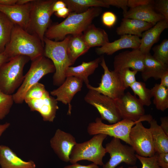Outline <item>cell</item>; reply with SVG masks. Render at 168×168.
<instances>
[{
	"label": "cell",
	"instance_id": "30",
	"mask_svg": "<svg viewBox=\"0 0 168 168\" xmlns=\"http://www.w3.org/2000/svg\"><path fill=\"white\" fill-rule=\"evenodd\" d=\"M14 24L0 12V53L3 52L9 42Z\"/></svg>",
	"mask_w": 168,
	"mask_h": 168
},
{
	"label": "cell",
	"instance_id": "26",
	"mask_svg": "<svg viewBox=\"0 0 168 168\" xmlns=\"http://www.w3.org/2000/svg\"><path fill=\"white\" fill-rule=\"evenodd\" d=\"M90 49L84 39L83 33L70 35L67 49L72 65L79 57L86 53Z\"/></svg>",
	"mask_w": 168,
	"mask_h": 168
},
{
	"label": "cell",
	"instance_id": "15",
	"mask_svg": "<svg viewBox=\"0 0 168 168\" xmlns=\"http://www.w3.org/2000/svg\"><path fill=\"white\" fill-rule=\"evenodd\" d=\"M144 57L145 54L139 49L122 52L114 57V71L118 72L123 69L131 68L141 72L144 68Z\"/></svg>",
	"mask_w": 168,
	"mask_h": 168
},
{
	"label": "cell",
	"instance_id": "46",
	"mask_svg": "<svg viewBox=\"0 0 168 168\" xmlns=\"http://www.w3.org/2000/svg\"><path fill=\"white\" fill-rule=\"evenodd\" d=\"M161 122V125H160L161 128L166 133L168 136V117L165 116L161 117L160 118Z\"/></svg>",
	"mask_w": 168,
	"mask_h": 168
},
{
	"label": "cell",
	"instance_id": "22",
	"mask_svg": "<svg viewBox=\"0 0 168 168\" xmlns=\"http://www.w3.org/2000/svg\"><path fill=\"white\" fill-rule=\"evenodd\" d=\"M124 18L135 19L151 23L154 25L164 19V16L155 10L153 5L143 6L130 8L123 15Z\"/></svg>",
	"mask_w": 168,
	"mask_h": 168
},
{
	"label": "cell",
	"instance_id": "10",
	"mask_svg": "<svg viewBox=\"0 0 168 168\" xmlns=\"http://www.w3.org/2000/svg\"><path fill=\"white\" fill-rule=\"evenodd\" d=\"M114 100L122 119L146 121L149 123L153 119L151 115L145 114L144 106L138 98L129 92Z\"/></svg>",
	"mask_w": 168,
	"mask_h": 168
},
{
	"label": "cell",
	"instance_id": "5",
	"mask_svg": "<svg viewBox=\"0 0 168 168\" xmlns=\"http://www.w3.org/2000/svg\"><path fill=\"white\" fill-rule=\"evenodd\" d=\"M107 136L106 134H99L88 141L77 143L70 153L69 162L72 164L86 160L102 166L104 164L103 159L107 153L102 144Z\"/></svg>",
	"mask_w": 168,
	"mask_h": 168
},
{
	"label": "cell",
	"instance_id": "14",
	"mask_svg": "<svg viewBox=\"0 0 168 168\" xmlns=\"http://www.w3.org/2000/svg\"><path fill=\"white\" fill-rule=\"evenodd\" d=\"M83 81L73 76L68 77L57 89L50 92V94L56 97V99L65 105H68L67 114L70 115L72 106L71 102L73 97L82 89Z\"/></svg>",
	"mask_w": 168,
	"mask_h": 168
},
{
	"label": "cell",
	"instance_id": "48",
	"mask_svg": "<svg viewBox=\"0 0 168 168\" xmlns=\"http://www.w3.org/2000/svg\"><path fill=\"white\" fill-rule=\"evenodd\" d=\"M17 0H0V5L9 6L16 4Z\"/></svg>",
	"mask_w": 168,
	"mask_h": 168
},
{
	"label": "cell",
	"instance_id": "39",
	"mask_svg": "<svg viewBox=\"0 0 168 168\" xmlns=\"http://www.w3.org/2000/svg\"><path fill=\"white\" fill-rule=\"evenodd\" d=\"M117 20V17L115 14L110 11L105 12L101 17L103 24L109 28L113 27L115 25Z\"/></svg>",
	"mask_w": 168,
	"mask_h": 168
},
{
	"label": "cell",
	"instance_id": "43",
	"mask_svg": "<svg viewBox=\"0 0 168 168\" xmlns=\"http://www.w3.org/2000/svg\"><path fill=\"white\" fill-rule=\"evenodd\" d=\"M64 168H99L98 165L92 163L87 165H82L77 163L68 165Z\"/></svg>",
	"mask_w": 168,
	"mask_h": 168
},
{
	"label": "cell",
	"instance_id": "33",
	"mask_svg": "<svg viewBox=\"0 0 168 168\" xmlns=\"http://www.w3.org/2000/svg\"><path fill=\"white\" fill-rule=\"evenodd\" d=\"M152 56L162 63L168 65V40L165 39L152 48Z\"/></svg>",
	"mask_w": 168,
	"mask_h": 168
},
{
	"label": "cell",
	"instance_id": "49",
	"mask_svg": "<svg viewBox=\"0 0 168 168\" xmlns=\"http://www.w3.org/2000/svg\"><path fill=\"white\" fill-rule=\"evenodd\" d=\"M10 123L6 122L3 124H0V138L3 133L9 127Z\"/></svg>",
	"mask_w": 168,
	"mask_h": 168
},
{
	"label": "cell",
	"instance_id": "36",
	"mask_svg": "<svg viewBox=\"0 0 168 168\" xmlns=\"http://www.w3.org/2000/svg\"><path fill=\"white\" fill-rule=\"evenodd\" d=\"M138 72L135 70H131L129 68H126L118 72L126 89L136 81L135 76Z\"/></svg>",
	"mask_w": 168,
	"mask_h": 168
},
{
	"label": "cell",
	"instance_id": "35",
	"mask_svg": "<svg viewBox=\"0 0 168 168\" xmlns=\"http://www.w3.org/2000/svg\"><path fill=\"white\" fill-rule=\"evenodd\" d=\"M14 102L12 95L5 94L0 91V120L8 114Z\"/></svg>",
	"mask_w": 168,
	"mask_h": 168
},
{
	"label": "cell",
	"instance_id": "47",
	"mask_svg": "<svg viewBox=\"0 0 168 168\" xmlns=\"http://www.w3.org/2000/svg\"><path fill=\"white\" fill-rule=\"evenodd\" d=\"M160 84L168 88V71L164 73L160 77Z\"/></svg>",
	"mask_w": 168,
	"mask_h": 168
},
{
	"label": "cell",
	"instance_id": "17",
	"mask_svg": "<svg viewBox=\"0 0 168 168\" xmlns=\"http://www.w3.org/2000/svg\"><path fill=\"white\" fill-rule=\"evenodd\" d=\"M25 101L31 111L39 113L44 121H54L59 107L56 98L50 96L49 92L39 99L31 100Z\"/></svg>",
	"mask_w": 168,
	"mask_h": 168
},
{
	"label": "cell",
	"instance_id": "21",
	"mask_svg": "<svg viewBox=\"0 0 168 168\" xmlns=\"http://www.w3.org/2000/svg\"><path fill=\"white\" fill-rule=\"evenodd\" d=\"M168 27V21L161 20L142 34L139 48L144 54L150 53L153 46L159 40L162 32Z\"/></svg>",
	"mask_w": 168,
	"mask_h": 168
},
{
	"label": "cell",
	"instance_id": "13",
	"mask_svg": "<svg viewBox=\"0 0 168 168\" xmlns=\"http://www.w3.org/2000/svg\"><path fill=\"white\" fill-rule=\"evenodd\" d=\"M130 145L137 155L142 157L154 156L155 151L151 130L142 122L136 123L131 128L129 135Z\"/></svg>",
	"mask_w": 168,
	"mask_h": 168
},
{
	"label": "cell",
	"instance_id": "40",
	"mask_svg": "<svg viewBox=\"0 0 168 168\" xmlns=\"http://www.w3.org/2000/svg\"><path fill=\"white\" fill-rule=\"evenodd\" d=\"M105 3L110 7L112 6L122 9L123 15L128 11V0H103Z\"/></svg>",
	"mask_w": 168,
	"mask_h": 168
},
{
	"label": "cell",
	"instance_id": "31",
	"mask_svg": "<svg viewBox=\"0 0 168 168\" xmlns=\"http://www.w3.org/2000/svg\"><path fill=\"white\" fill-rule=\"evenodd\" d=\"M153 103L158 110L164 111L168 108V88L156 84L151 89Z\"/></svg>",
	"mask_w": 168,
	"mask_h": 168
},
{
	"label": "cell",
	"instance_id": "2",
	"mask_svg": "<svg viewBox=\"0 0 168 168\" xmlns=\"http://www.w3.org/2000/svg\"><path fill=\"white\" fill-rule=\"evenodd\" d=\"M44 44L35 35L14 25L4 54L9 60L18 55L28 57L31 61L44 55Z\"/></svg>",
	"mask_w": 168,
	"mask_h": 168
},
{
	"label": "cell",
	"instance_id": "37",
	"mask_svg": "<svg viewBox=\"0 0 168 168\" xmlns=\"http://www.w3.org/2000/svg\"><path fill=\"white\" fill-rule=\"evenodd\" d=\"M136 156L142 164L141 168H161L157 163L155 155L151 157H142L136 154ZM128 168H137V167L133 166Z\"/></svg>",
	"mask_w": 168,
	"mask_h": 168
},
{
	"label": "cell",
	"instance_id": "34",
	"mask_svg": "<svg viewBox=\"0 0 168 168\" xmlns=\"http://www.w3.org/2000/svg\"><path fill=\"white\" fill-rule=\"evenodd\" d=\"M48 92L44 85L39 82L27 91L25 96L24 101L39 99L44 96Z\"/></svg>",
	"mask_w": 168,
	"mask_h": 168
},
{
	"label": "cell",
	"instance_id": "27",
	"mask_svg": "<svg viewBox=\"0 0 168 168\" xmlns=\"http://www.w3.org/2000/svg\"><path fill=\"white\" fill-rule=\"evenodd\" d=\"M84 39L88 47L102 46L109 42L108 34L105 31L91 24L83 32Z\"/></svg>",
	"mask_w": 168,
	"mask_h": 168
},
{
	"label": "cell",
	"instance_id": "3",
	"mask_svg": "<svg viewBox=\"0 0 168 168\" xmlns=\"http://www.w3.org/2000/svg\"><path fill=\"white\" fill-rule=\"evenodd\" d=\"M70 35L63 40L55 41L44 37V55L50 59L55 68L53 76L54 85L60 86L66 77L65 73L68 67L72 65L68 54L67 45Z\"/></svg>",
	"mask_w": 168,
	"mask_h": 168
},
{
	"label": "cell",
	"instance_id": "4",
	"mask_svg": "<svg viewBox=\"0 0 168 168\" xmlns=\"http://www.w3.org/2000/svg\"><path fill=\"white\" fill-rule=\"evenodd\" d=\"M30 60L28 57L18 55L10 58L0 67V91L12 95L24 80V68Z\"/></svg>",
	"mask_w": 168,
	"mask_h": 168
},
{
	"label": "cell",
	"instance_id": "11",
	"mask_svg": "<svg viewBox=\"0 0 168 168\" xmlns=\"http://www.w3.org/2000/svg\"><path fill=\"white\" fill-rule=\"evenodd\" d=\"M84 99L96 108L102 120H106L112 124L121 120L114 100L111 98L89 89Z\"/></svg>",
	"mask_w": 168,
	"mask_h": 168
},
{
	"label": "cell",
	"instance_id": "6",
	"mask_svg": "<svg viewBox=\"0 0 168 168\" xmlns=\"http://www.w3.org/2000/svg\"><path fill=\"white\" fill-rule=\"evenodd\" d=\"M31 61L30 69L24 75L22 84L16 92L12 95L14 102L16 104L22 103L25 94L30 88L39 82L45 75L55 71L52 61L44 55Z\"/></svg>",
	"mask_w": 168,
	"mask_h": 168
},
{
	"label": "cell",
	"instance_id": "28",
	"mask_svg": "<svg viewBox=\"0 0 168 168\" xmlns=\"http://www.w3.org/2000/svg\"><path fill=\"white\" fill-rule=\"evenodd\" d=\"M149 123L156 152H168V136L155 119H153Z\"/></svg>",
	"mask_w": 168,
	"mask_h": 168
},
{
	"label": "cell",
	"instance_id": "23",
	"mask_svg": "<svg viewBox=\"0 0 168 168\" xmlns=\"http://www.w3.org/2000/svg\"><path fill=\"white\" fill-rule=\"evenodd\" d=\"M168 71V65L164 64L156 59L150 53L145 54L144 68L141 72L142 77L146 82L152 77L160 79L161 76Z\"/></svg>",
	"mask_w": 168,
	"mask_h": 168
},
{
	"label": "cell",
	"instance_id": "9",
	"mask_svg": "<svg viewBox=\"0 0 168 168\" xmlns=\"http://www.w3.org/2000/svg\"><path fill=\"white\" fill-rule=\"evenodd\" d=\"M100 64L104 70L100 83L96 87L90 84L86 86V87L114 100L120 97L124 94L126 89L119 73L109 70L103 57H102Z\"/></svg>",
	"mask_w": 168,
	"mask_h": 168
},
{
	"label": "cell",
	"instance_id": "29",
	"mask_svg": "<svg viewBox=\"0 0 168 168\" xmlns=\"http://www.w3.org/2000/svg\"><path fill=\"white\" fill-rule=\"evenodd\" d=\"M70 13L84 12L92 7L109 8L103 0H63Z\"/></svg>",
	"mask_w": 168,
	"mask_h": 168
},
{
	"label": "cell",
	"instance_id": "20",
	"mask_svg": "<svg viewBox=\"0 0 168 168\" xmlns=\"http://www.w3.org/2000/svg\"><path fill=\"white\" fill-rule=\"evenodd\" d=\"M1 168H36L32 160L26 161L18 156L9 147L0 145Z\"/></svg>",
	"mask_w": 168,
	"mask_h": 168
},
{
	"label": "cell",
	"instance_id": "32",
	"mask_svg": "<svg viewBox=\"0 0 168 168\" xmlns=\"http://www.w3.org/2000/svg\"><path fill=\"white\" fill-rule=\"evenodd\" d=\"M129 87L134 94L138 96V99L143 106H148L151 105L152 97L151 90L146 87L145 83L136 81Z\"/></svg>",
	"mask_w": 168,
	"mask_h": 168
},
{
	"label": "cell",
	"instance_id": "19",
	"mask_svg": "<svg viewBox=\"0 0 168 168\" xmlns=\"http://www.w3.org/2000/svg\"><path fill=\"white\" fill-rule=\"evenodd\" d=\"M140 42L141 39L138 36L124 35H121L120 38L113 42H108L103 46L97 48L96 52L99 55L106 54L111 55L122 49H139Z\"/></svg>",
	"mask_w": 168,
	"mask_h": 168
},
{
	"label": "cell",
	"instance_id": "50",
	"mask_svg": "<svg viewBox=\"0 0 168 168\" xmlns=\"http://www.w3.org/2000/svg\"><path fill=\"white\" fill-rule=\"evenodd\" d=\"M9 60V58L4 52L0 53V67L3 63Z\"/></svg>",
	"mask_w": 168,
	"mask_h": 168
},
{
	"label": "cell",
	"instance_id": "52",
	"mask_svg": "<svg viewBox=\"0 0 168 168\" xmlns=\"http://www.w3.org/2000/svg\"><path fill=\"white\" fill-rule=\"evenodd\" d=\"M117 168H124L123 166H120V167H118Z\"/></svg>",
	"mask_w": 168,
	"mask_h": 168
},
{
	"label": "cell",
	"instance_id": "51",
	"mask_svg": "<svg viewBox=\"0 0 168 168\" xmlns=\"http://www.w3.org/2000/svg\"><path fill=\"white\" fill-rule=\"evenodd\" d=\"M33 0H17L16 3V4L22 5L27 4L31 2Z\"/></svg>",
	"mask_w": 168,
	"mask_h": 168
},
{
	"label": "cell",
	"instance_id": "8",
	"mask_svg": "<svg viewBox=\"0 0 168 168\" xmlns=\"http://www.w3.org/2000/svg\"><path fill=\"white\" fill-rule=\"evenodd\" d=\"M141 120L134 122L122 119L115 123L107 124L102 121L100 118L97 117L95 121L90 123L87 131L90 135L103 134L113 138H118L130 145L129 135L132 127Z\"/></svg>",
	"mask_w": 168,
	"mask_h": 168
},
{
	"label": "cell",
	"instance_id": "12",
	"mask_svg": "<svg viewBox=\"0 0 168 168\" xmlns=\"http://www.w3.org/2000/svg\"><path fill=\"white\" fill-rule=\"evenodd\" d=\"M105 148L106 152L110 154V159L102 166L103 168H115L123 162L133 166L137 162L138 159L133 148L123 144L118 138H113L105 145Z\"/></svg>",
	"mask_w": 168,
	"mask_h": 168
},
{
	"label": "cell",
	"instance_id": "18",
	"mask_svg": "<svg viewBox=\"0 0 168 168\" xmlns=\"http://www.w3.org/2000/svg\"><path fill=\"white\" fill-rule=\"evenodd\" d=\"M31 2L24 5H0V12L5 15L15 25L27 31L29 23Z\"/></svg>",
	"mask_w": 168,
	"mask_h": 168
},
{
	"label": "cell",
	"instance_id": "1",
	"mask_svg": "<svg viewBox=\"0 0 168 168\" xmlns=\"http://www.w3.org/2000/svg\"><path fill=\"white\" fill-rule=\"evenodd\" d=\"M102 11L101 7H92L83 12L70 13L61 22L49 26L44 37L50 40L60 41L68 35L83 33Z\"/></svg>",
	"mask_w": 168,
	"mask_h": 168
},
{
	"label": "cell",
	"instance_id": "45",
	"mask_svg": "<svg viewBox=\"0 0 168 168\" xmlns=\"http://www.w3.org/2000/svg\"><path fill=\"white\" fill-rule=\"evenodd\" d=\"M69 9L67 7L60 9L54 13L55 15L57 17L60 18H66L70 14Z\"/></svg>",
	"mask_w": 168,
	"mask_h": 168
},
{
	"label": "cell",
	"instance_id": "42",
	"mask_svg": "<svg viewBox=\"0 0 168 168\" xmlns=\"http://www.w3.org/2000/svg\"><path fill=\"white\" fill-rule=\"evenodd\" d=\"M152 0H128V6L130 8L149 5H153Z\"/></svg>",
	"mask_w": 168,
	"mask_h": 168
},
{
	"label": "cell",
	"instance_id": "24",
	"mask_svg": "<svg viewBox=\"0 0 168 168\" xmlns=\"http://www.w3.org/2000/svg\"><path fill=\"white\" fill-rule=\"evenodd\" d=\"M154 25L152 24L135 19L124 18L120 26L116 29L117 35H129L141 37L142 34Z\"/></svg>",
	"mask_w": 168,
	"mask_h": 168
},
{
	"label": "cell",
	"instance_id": "7",
	"mask_svg": "<svg viewBox=\"0 0 168 168\" xmlns=\"http://www.w3.org/2000/svg\"><path fill=\"white\" fill-rule=\"evenodd\" d=\"M55 0H33L27 31L38 37L44 44L46 31L49 27L52 7Z\"/></svg>",
	"mask_w": 168,
	"mask_h": 168
},
{
	"label": "cell",
	"instance_id": "16",
	"mask_svg": "<svg viewBox=\"0 0 168 168\" xmlns=\"http://www.w3.org/2000/svg\"><path fill=\"white\" fill-rule=\"evenodd\" d=\"M77 143L71 134L57 129L50 140L51 147L58 158L64 162H69L72 150Z\"/></svg>",
	"mask_w": 168,
	"mask_h": 168
},
{
	"label": "cell",
	"instance_id": "25",
	"mask_svg": "<svg viewBox=\"0 0 168 168\" xmlns=\"http://www.w3.org/2000/svg\"><path fill=\"white\" fill-rule=\"evenodd\" d=\"M101 59L102 57H98L89 62H83L81 64L75 67H69L66 72V77H75L82 80L86 86L89 85L88 77L98 67Z\"/></svg>",
	"mask_w": 168,
	"mask_h": 168
},
{
	"label": "cell",
	"instance_id": "38",
	"mask_svg": "<svg viewBox=\"0 0 168 168\" xmlns=\"http://www.w3.org/2000/svg\"><path fill=\"white\" fill-rule=\"evenodd\" d=\"M153 7L156 12L162 15L165 20L168 21V0L154 1Z\"/></svg>",
	"mask_w": 168,
	"mask_h": 168
},
{
	"label": "cell",
	"instance_id": "41",
	"mask_svg": "<svg viewBox=\"0 0 168 168\" xmlns=\"http://www.w3.org/2000/svg\"><path fill=\"white\" fill-rule=\"evenodd\" d=\"M155 156L157 163L161 168H168V152H156Z\"/></svg>",
	"mask_w": 168,
	"mask_h": 168
},
{
	"label": "cell",
	"instance_id": "44",
	"mask_svg": "<svg viewBox=\"0 0 168 168\" xmlns=\"http://www.w3.org/2000/svg\"><path fill=\"white\" fill-rule=\"evenodd\" d=\"M65 7H67L66 5L63 0H56L52 7V14L60 9Z\"/></svg>",
	"mask_w": 168,
	"mask_h": 168
}]
</instances>
